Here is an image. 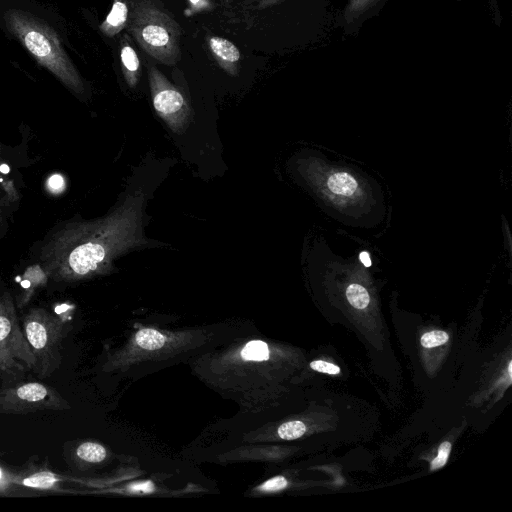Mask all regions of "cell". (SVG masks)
<instances>
[{"label":"cell","instance_id":"cell-17","mask_svg":"<svg viewBox=\"0 0 512 512\" xmlns=\"http://www.w3.org/2000/svg\"><path fill=\"white\" fill-rule=\"evenodd\" d=\"M349 303L356 309H364L370 302L367 290L359 284H350L346 290Z\"/></svg>","mask_w":512,"mask_h":512},{"label":"cell","instance_id":"cell-26","mask_svg":"<svg viewBox=\"0 0 512 512\" xmlns=\"http://www.w3.org/2000/svg\"><path fill=\"white\" fill-rule=\"evenodd\" d=\"M7 474L6 472H3L0 468V484L4 485V483H7Z\"/></svg>","mask_w":512,"mask_h":512},{"label":"cell","instance_id":"cell-23","mask_svg":"<svg viewBox=\"0 0 512 512\" xmlns=\"http://www.w3.org/2000/svg\"><path fill=\"white\" fill-rule=\"evenodd\" d=\"M493 23L500 27L503 21L499 0H486Z\"/></svg>","mask_w":512,"mask_h":512},{"label":"cell","instance_id":"cell-15","mask_svg":"<svg viewBox=\"0 0 512 512\" xmlns=\"http://www.w3.org/2000/svg\"><path fill=\"white\" fill-rule=\"evenodd\" d=\"M135 341L143 349L156 350L166 343V337L158 330L144 328L136 333Z\"/></svg>","mask_w":512,"mask_h":512},{"label":"cell","instance_id":"cell-28","mask_svg":"<svg viewBox=\"0 0 512 512\" xmlns=\"http://www.w3.org/2000/svg\"><path fill=\"white\" fill-rule=\"evenodd\" d=\"M0 171L3 172V173H8L9 172V167L6 164H2L0 166Z\"/></svg>","mask_w":512,"mask_h":512},{"label":"cell","instance_id":"cell-20","mask_svg":"<svg viewBox=\"0 0 512 512\" xmlns=\"http://www.w3.org/2000/svg\"><path fill=\"white\" fill-rule=\"evenodd\" d=\"M451 451V443L448 441L443 442L438 448V454L436 458L431 462L430 469L436 470L442 468L449 457Z\"/></svg>","mask_w":512,"mask_h":512},{"label":"cell","instance_id":"cell-19","mask_svg":"<svg viewBox=\"0 0 512 512\" xmlns=\"http://www.w3.org/2000/svg\"><path fill=\"white\" fill-rule=\"evenodd\" d=\"M449 340V335L442 330H433L425 333L420 343L425 348H433L445 344Z\"/></svg>","mask_w":512,"mask_h":512},{"label":"cell","instance_id":"cell-6","mask_svg":"<svg viewBox=\"0 0 512 512\" xmlns=\"http://www.w3.org/2000/svg\"><path fill=\"white\" fill-rule=\"evenodd\" d=\"M36 368V360L19 325L9 296L0 298V370L27 371Z\"/></svg>","mask_w":512,"mask_h":512},{"label":"cell","instance_id":"cell-14","mask_svg":"<svg viewBox=\"0 0 512 512\" xmlns=\"http://www.w3.org/2000/svg\"><path fill=\"white\" fill-rule=\"evenodd\" d=\"M329 190L337 195L351 196L358 189L356 179L347 172H335L327 180Z\"/></svg>","mask_w":512,"mask_h":512},{"label":"cell","instance_id":"cell-7","mask_svg":"<svg viewBox=\"0 0 512 512\" xmlns=\"http://www.w3.org/2000/svg\"><path fill=\"white\" fill-rule=\"evenodd\" d=\"M152 102L157 115L177 134L188 127L192 112L188 101L156 67L149 68Z\"/></svg>","mask_w":512,"mask_h":512},{"label":"cell","instance_id":"cell-1","mask_svg":"<svg viewBox=\"0 0 512 512\" xmlns=\"http://www.w3.org/2000/svg\"><path fill=\"white\" fill-rule=\"evenodd\" d=\"M130 189L105 217L71 223L59 230L42 249L48 276L72 282L107 272L123 254L151 241L143 233L148 188Z\"/></svg>","mask_w":512,"mask_h":512},{"label":"cell","instance_id":"cell-11","mask_svg":"<svg viewBox=\"0 0 512 512\" xmlns=\"http://www.w3.org/2000/svg\"><path fill=\"white\" fill-rule=\"evenodd\" d=\"M107 456L105 447L97 442L83 441L74 447L72 457L79 466L101 463Z\"/></svg>","mask_w":512,"mask_h":512},{"label":"cell","instance_id":"cell-24","mask_svg":"<svg viewBox=\"0 0 512 512\" xmlns=\"http://www.w3.org/2000/svg\"><path fill=\"white\" fill-rule=\"evenodd\" d=\"M49 189L53 192H59L63 190L65 186L64 179L59 174H54L48 179Z\"/></svg>","mask_w":512,"mask_h":512},{"label":"cell","instance_id":"cell-3","mask_svg":"<svg viewBox=\"0 0 512 512\" xmlns=\"http://www.w3.org/2000/svg\"><path fill=\"white\" fill-rule=\"evenodd\" d=\"M7 23L41 65L54 73L70 89L78 93L83 91L81 78L49 26L20 11H10L7 14Z\"/></svg>","mask_w":512,"mask_h":512},{"label":"cell","instance_id":"cell-8","mask_svg":"<svg viewBox=\"0 0 512 512\" xmlns=\"http://www.w3.org/2000/svg\"><path fill=\"white\" fill-rule=\"evenodd\" d=\"M388 0H345L335 14L334 25L344 37L358 35L364 24L377 17Z\"/></svg>","mask_w":512,"mask_h":512},{"label":"cell","instance_id":"cell-2","mask_svg":"<svg viewBox=\"0 0 512 512\" xmlns=\"http://www.w3.org/2000/svg\"><path fill=\"white\" fill-rule=\"evenodd\" d=\"M128 29L140 46L166 65L180 59L181 28L175 19L152 0H134Z\"/></svg>","mask_w":512,"mask_h":512},{"label":"cell","instance_id":"cell-9","mask_svg":"<svg viewBox=\"0 0 512 512\" xmlns=\"http://www.w3.org/2000/svg\"><path fill=\"white\" fill-rule=\"evenodd\" d=\"M64 481V478L55 474L49 470H39L27 474L19 475H7V483L16 484L33 489L64 492L61 488L60 483Z\"/></svg>","mask_w":512,"mask_h":512},{"label":"cell","instance_id":"cell-10","mask_svg":"<svg viewBox=\"0 0 512 512\" xmlns=\"http://www.w3.org/2000/svg\"><path fill=\"white\" fill-rule=\"evenodd\" d=\"M209 48L218 64L227 73L231 75L238 73L240 52L231 41L222 37L213 36L209 39Z\"/></svg>","mask_w":512,"mask_h":512},{"label":"cell","instance_id":"cell-21","mask_svg":"<svg viewBox=\"0 0 512 512\" xmlns=\"http://www.w3.org/2000/svg\"><path fill=\"white\" fill-rule=\"evenodd\" d=\"M288 482L283 476L273 477L258 487L261 491L273 492L282 490L287 486Z\"/></svg>","mask_w":512,"mask_h":512},{"label":"cell","instance_id":"cell-22","mask_svg":"<svg viewBox=\"0 0 512 512\" xmlns=\"http://www.w3.org/2000/svg\"><path fill=\"white\" fill-rule=\"evenodd\" d=\"M310 367L315 371L331 375L338 374L340 372V368L337 365H334L323 360L312 361L310 363Z\"/></svg>","mask_w":512,"mask_h":512},{"label":"cell","instance_id":"cell-18","mask_svg":"<svg viewBox=\"0 0 512 512\" xmlns=\"http://www.w3.org/2000/svg\"><path fill=\"white\" fill-rule=\"evenodd\" d=\"M306 431V426L301 421H290L283 423L278 428V436L283 440H294L300 438Z\"/></svg>","mask_w":512,"mask_h":512},{"label":"cell","instance_id":"cell-4","mask_svg":"<svg viewBox=\"0 0 512 512\" xmlns=\"http://www.w3.org/2000/svg\"><path fill=\"white\" fill-rule=\"evenodd\" d=\"M22 330L36 360L35 370L40 377L49 376L60 365L67 326L49 311L35 308L23 318Z\"/></svg>","mask_w":512,"mask_h":512},{"label":"cell","instance_id":"cell-13","mask_svg":"<svg viewBox=\"0 0 512 512\" xmlns=\"http://www.w3.org/2000/svg\"><path fill=\"white\" fill-rule=\"evenodd\" d=\"M129 9L126 0H114L102 28L108 35L118 33L127 23Z\"/></svg>","mask_w":512,"mask_h":512},{"label":"cell","instance_id":"cell-5","mask_svg":"<svg viewBox=\"0 0 512 512\" xmlns=\"http://www.w3.org/2000/svg\"><path fill=\"white\" fill-rule=\"evenodd\" d=\"M70 409L68 401L42 382H22L0 389V413L25 415Z\"/></svg>","mask_w":512,"mask_h":512},{"label":"cell","instance_id":"cell-29","mask_svg":"<svg viewBox=\"0 0 512 512\" xmlns=\"http://www.w3.org/2000/svg\"><path fill=\"white\" fill-rule=\"evenodd\" d=\"M511 367H512V364H511V362H510V363H509V365H508V373H509V376H511V375H512Z\"/></svg>","mask_w":512,"mask_h":512},{"label":"cell","instance_id":"cell-16","mask_svg":"<svg viewBox=\"0 0 512 512\" xmlns=\"http://www.w3.org/2000/svg\"><path fill=\"white\" fill-rule=\"evenodd\" d=\"M241 355L248 361H263L269 358V348L265 342L253 340L245 345Z\"/></svg>","mask_w":512,"mask_h":512},{"label":"cell","instance_id":"cell-27","mask_svg":"<svg viewBox=\"0 0 512 512\" xmlns=\"http://www.w3.org/2000/svg\"><path fill=\"white\" fill-rule=\"evenodd\" d=\"M9 494L7 487L5 485L0 484V495H6Z\"/></svg>","mask_w":512,"mask_h":512},{"label":"cell","instance_id":"cell-12","mask_svg":"<svg viewBox=\"0 0 512 512\" xmlns=\"http://www.w3.org/2000/svg\"><path fill=\"white\" fill-rule=\"evenodd\" d=\"M120 59L123 67V73L128 85L133 88L136 86L140 75V61L133 49L128 43L121 47Z\"/></svg>","mask_w":512,"mask_h":512},{"label":"cell","instance_id":"cell-25","mask_svg":"<svg viewBox=\"0 0 512 512\" xmlns=\"http://www.w3.org/2000/svg\"><path fill=\"white\" fill-rule=\"evenodd\" d=\"M360 261L363 263L364 266L369 267L371 266V259L368 254V252L364 251L361 252L359 255Z\"/></svg>","mask_w":512,"mask_h":512}]
</instances>
